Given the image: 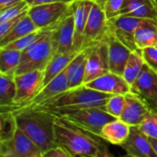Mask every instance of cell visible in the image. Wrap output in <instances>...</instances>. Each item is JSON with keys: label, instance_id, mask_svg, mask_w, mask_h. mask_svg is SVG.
I'll return each mask as SVG.
<instances>
[{"label": "cell", "instance_id": "cell-1", "mask_svg": "<svg viewBox=\"0 0 157 157\" xmlns=\"http://www.w3.org/2000/svg\"><path fill=\"white\" fill-rule=\"evenodd\" d=\"M55 139L57 146L63 147L75 157H115L102 138L83 131L59 117L55 122Z\"/></svg>", "mask_w": 157, "mask_h": 157}, {"label": "cell", "instance_id": "cell-2", "mask_svg": "<svg viewBox=\"0 0 157 157\" xmlns=\"http://www.w3.org/2000/svg\"><path fill=\"white\" fill-rule=\"evenodd\" d=\"M16 115L17 128L46 153L57 146L55 139V122L57 116L40 109H20L11 110Z\"/></svg>", "mask_w": 157, "mask_h": 157}, {"label": "cell", "instance_id": "cell-3", "mask_svg": "<svg viewBox=\"0 0 157 157\" xmlns=\"http://www.w3.org/2000/svg\"><path fill=\"white\" fill-rule=\"evenodd\" d=\"M112 95L90 89L85 86L69 89L34 108L45 110L78 109L86 108H105L108 99Z\"/></svg>", "mask_w": 157, "mask_h": 157}, {"label": "cell", "instance_id": "cell-4", "mask_svg": "<svg viewBox=\"0 0 157 157\" xmlns=\"http://www.w3.org/2000/svg\"><path fill=\"white\" fill-rule=\"evenodd\" d=\"M70 124L100 137L103 127L115 120L105 108H86L78 109H53L48 110Z\"/></svg>", "mask_w": 157, "mask_h": 157}, {"label": "cell", "instance_id": "cell-5", "mask_svg": "<svg viewBox=\"0 0 157 157\" xmlns=\"http://www.w3.org/2000/svg\"><path fill=\"white\" fill-rule=\"evenodd\" d=\"M55 25L42 29L41 36L28 49L22 52L21 61L16 70V75L33 71H44L54 55L52 33Z\"/></svg>", "mask_w": 157, "mask_h": 157}, {"label": "cell", "instance_id": "cell-6", "mask_svg": "<svg viewBox=\"0 0 157 157\" xmlns=\"http://www.w3.org/2000/svg\"><path fill=\"white\" fill-rule=\"evenodd\" d=\"M73 5L74 3H52L29 6V16L40 30L60 22L72 12Z\"/></svg>", "mask_w": 157, "mask_h": 157}, {"label": "cell", "instance_id": "cell-7", "mask_svg": "<svg viewBox=\"0 0 157 157\" xmlns=\"http://www.w3.org/2000/svg\"><path fill=\"white\" fill-rule=\"evenodd\" d=\"M43 76L44 71H33L15 75L17 86L15 105L8 110H13L28 105L42 89Z\"/></svg>", "mask_w": 157, "mask_h": 157}, {"label": "cell", "instance_id": "cell-8", "mask_svg": "<svg viewBox=\"0 0 157 157\" xmlns=\"http://www.w3.org/2000/svg\"><path fill=\"white\" fill-rule=\"evenodd\" d=\"M144 20L132 17L118 16L108 20L109 31L130 51H141L135 42V32Z\"/></svg>", "mask_w": 157, "mask_h": 157}, {"label": "cell", "instance_id": "cell-9", "mask_svg": "<svg viewBox=\"0 0 157 157\" xmlns=\"http://www.w3.org/2000/svg\"><path fill=\"white\" fill-rule=\"evenodd\" d=\"M86 76L84 85L110 72L109 61V45L105 40L87 49Z\"/></svg>", "mask_w": 157, "mask_h": 157}, {"label": "cell", "instance_id": "cell-10", "mask_svg": "<svg viewBox=\"0 0 157 157\" xmlns=\"http://www.w3.org/2000/svg\"><path fill=\"white\" fill-rule=\"evenodd\" d=\"M108 30L109 23L104 8L100 5L94 3L84 31L82 51L103 40Z\"/></svg>", "mask_w": 157, "mask_h": 157}, {"label": "cell", "instance_id": "cell-11", "mask_svg": "<svg viewBox=\"0 0 157 157\" xmlns=\"http://www.w3.org/2000/svg\"><path fill=\"white\" fill-rule=\"evenodd\" d=\"M75 17L73 10L58 22L52 33V43L54 53H66L75 51ZM76 52V51H75Z\"/></svg>", "mask_w": 157, "mask_h": 157}, {"label": "cell", "instance_id": "cell-12", "mask_svg": "<svg viewBox=\"0 0 157 157\" xmlns=\"http://www.w3.org/2000/svg\"><path fill=\"white\" fill-rule=\"evenodd\" d=\"M40 154V149L19 129L11 141L0 143L1 157H37Z\"/></svg>", "mask_w": 157, "mask_h": 157}, {"label": "cell", "instance_id": "cell-13", "mask_svg": "<svg viewBox=\"0 0 157 157\" xmlns=\"http://www.w3.org/2000/svg\"><path fill=\"white\" fill-rule=\"evenodd\" d=\"M131 92L143 98L151 109L157 110V74L146 63L138 78L131 86Z\"/></svg>", "mask_w": 157, "mask_h": 157}, {"label": "cell", "instance_id": "cell-14", "mask_svg": "<svg viewBox=\"0 0 157 157\" xmlns=\"http://www.w3.org/2000/svg\"><path fill=\"white\" fill-rule=\"evenodd\" d=\"M84 86L90 89L109 95H127L131 93V85L123 76L111 72H109Z\"/></svg>", "mask_w": 157, "mask_h": 157}, {"label": "cell", "instance_id": "cell-15", "mask_svg": "<svg viewBox=\"0 0 157 157\" xmlns=\"http://www.w3.org/2000/svg\"><path fill=\"white\" fill-rule=\"evenodd\" d=\"M150 110V106L143 98L131 92L126 95V104L120 120L131 127H138Z\"/></svg>", "mask_w": 157, "mask_h": 157}, {"label": "cell", "instance_id": "cell-16", "mask_svg": "<svg viewBox=\"0 0 157 157\" xmlns=\"http://www.w3.org/2000/svg\"><path fill=\"white\" fill-rule=\"evenodd\" d=\"M69 90V82L66 75V70L58 75L55 78H53L51 82H49L39 92V94L26 106L22 108H18L13 110L20 109H34L37 108L43 103L47 102L51 98Z\"/></svg>", "mask_w": 157, "mask_h": 157}, {"label": "cell", "instance_id": "cell-17", "mask_svg": "<svg viewBox=\"0 0 157 157\" xmlns=\"http://www.w3.org/2000/svg\"><path fill=\"white\" fill-rule=\"evenodd\" d=\"M104 40L109 45V71L119 75H122L132 51L119 41L109 30Z\"/></svg>", "mask_w": 157, "mask_h": 157}, {"label": "cell", "instance_id": "cell-18", "mask_svg": "<svg viewBox=\"0 0 157 157\" xmlns=\"http://www.w3.org/2000/svg\"><path fill=\"white\" fill-rule=\"evenodd\" d=\"M128 155L135 157H157L156 151L149 138L145 136L138 127H132L127 141L121 145Z\"/></svg>", "mask_w": 157, "mask_h": 157}, {"label": "cell", "instance_id": "cell-19", "mask_svg": "<svg viewBox=\"0 0 157 157\" xmlns=\"http://www.w3.org/2000/svg\"><path fill=\"white\" fill-rule=\"evenodd\" d=\"M93 5L94 2L90 0H76L73 5V13L75 17L74 49L78 52H82L84 31Z\"/></svg>", "mask_w": 157, "mask_h": 157}, {"label": "cell", "instance_id": "cell-20", "mask_svg": "<svg viewBox=\"0 0 157 157\" xmlns=\"http://www.w3.org/2000/svg\"><path fill=\"white\" fill-rule=\"evenodd\" d=\"M120 16L157 22V10L153 0H124Z\"/></svg>", "mask_w": 157, "mask_h": 157}, {"label": "cell", "instance_id": "cell-21", "mask_svg": "<svg viewBox=\"0 0 157 157\" xmlns=\"http://www.w3.org/2000/svg\"><path fill=\"white\" fill-rule=\"evenodd\" d=\"M131 129L132 127L129 124L125 123L120 119H117L107 123L103 127L101 130L100 138L113 145L121 146L129 138Z\"/></svg>", "mask_w": 157, "mask_h": 157}, {"label": "cell", "instance_id": "cell-22", "mask_svg": "<svg viewBox=\"0 0 157 157\" xmlns=\"http://www.w3.org/2000/svg\"><path fill=\"white\" fill-rule=\"evenodd\" d=\"M87 52V49L80 52L66 67L65 70L69 82V89L84 86Z\"/></svg>", "mask_w": 157, "mask_h": 157}, {"label": "cell", "instance_id": "cell-23", "mask_svg": "<svg viewBox=\"0 0 157 157\" xmlns=\"http://www.w3.org/2000/svg\"><path fill=\"white\" fill-rule=\"evenodd\" d=\"M78 52L73 51L66 53H54L47 67L44 70L43 76V86H45L49 82L55 78L58 75L63 72L72 60L78 54Z\"/></svg>", "mask_w": 157, "mask_h": 157}, {"label": "cell", "instance_id": "cell-24", "mask_svg": "<svg viewBox=\"0 0 157 157\" xmlns=\"http://www.w3.org/2000/svg\"><path fill=\"white\" fill-rule=\"evenodd\" d=\"M17 86L14 75L0 74V108L8 110L15 105Z\"/></svg>", "mask_w": 157, "mask_h": 157}, {"label": "cell", "instance_id": "cell-25", "mask_svg": "<svg viewBox=\"0 0 157 157\" xmlns=\"http://www.w3.org/2000/svg\"><path fill=\"white\" fill-rule=\"evenodd\" d=\"M135 42L139 50L155 47L157 43V22L145 19L136 29Z\"/></svg>", "mask_w": 157, "mask_h": 157}, {"label": "cell", "instance_id": "cell-26", "mask_svg": "<svg viewBox=\"0 0 157 157\" xmlns=\"http://www.w3.org/2000/svg\"><path fill=\"white\" fill-rule=\"evenodd\" d=\"M38 28L29 16V13L21 18L18 23L14 27V29L7 33L4 38L0 39V48H3L6 46L7 44L13 42L14 40H17L22 37H25L30 33H33L35 31H38Z\"/></svg>", "mask_w": 157, "mask_h": 157}, {"label": "cell", "instance_id": "cell-27", "mask_svg": "<svg viewBox=\"0 0 157 157\" xmlns=\"http://www.w3.org/2000/svg\"><path fill=\"white\" fill-rule=\"evenodd\" d=\"M145 61L143 57L142 50L132 52L122 75L123 78L132 86L142 73Z\"/></svg>", "mask_w": 157, "mask_h": 157}, {"label": "cell", "instance_id": "cell-28", "mask_svg": "<svg viewBox=\"0 0 157 157\" xmlns=\"http://www.w3.org/2000/svg\"><path fill=\"white\" fill-rule=\"evenodd\" d=\"M22 52L19 51L0 48V74L14 75L21 61Z\"/></svg>", "mask_w": 157, "mask_h": 157}, {"label": "cell", "instance_id": "cell-29", "mask_svg": "<svg viewBox=\"0 0 157 157\" xmlns=\"http://www.w3.org/2000/svg\"><path fill=\"white\" fill-rule=\"evenodd\" d=\"M16 115L11 110L0 112V143L11 141L17 131Z\"/></svg>", "mask_w": 157, "mask_h": 157}, {"label": "cell", "instance_id": "cell-30", "mask_svg": "<svg viewBox=\"0 0 157 157\" xmlns=\"http://www.w3.org/2000/svg\"><path fill=\"white\" fill-rule=\"evenodd\" d=\"M138 129L148 138L157 140V110L151 109Z\"/></svg>", "mask_w": 157, "mask_h": 157}, {"label": "cell", "instance_id": "cell-31", "mask_svg": "<svg viewBox=\"0 0 157 157\" xmlns=\"http://www.w3.org/2000/svg\"><path fill=\"white\" fill-rule=\"evenodd\" d=\"M126 104V95H112L107 101L105 109L116 119H120Z\"/></svg>", "mask_w": 157, "mask_h": 157}, {"label": "cell", "instance_id": "cell-32", "mask_svg": "<svg viewBox=\"0 0 157 157\" xmlns=\"http://www.w3.org/2000/svg\"><path fill=\"white\" fill-rule=\"evenodd\" d=\"M42 33V29L35 31L33 33H30L25 37H22L17 40H14L13 42L7 44L6 46L3 47L6 49H12V50H16V51H19V52H24L26 49H28L31 44H33L40 36Z\"/></svg>", "mask_w": 157, "mask_h": 157}, {"label": "cell", "instance_id": "cell-33", "mask_svg": "<svg viewBox=\"0 0 157 157\" xmlns=\"http://www.w3.org/2000/svg\"><path fill=\"white\" fill-rule=\"evenodd\" d=\"M29 8V6L28 5V3L25 0H22L14 6H11L4 10H1L0 11V22H4V21L12 19Z\"/></svg>", "mask_w": 157, "mask_h": 157}, {"label": "cell", "instance_id": "cell-34", "mask_svg": "<svg viewBox=\"0 0 157 157\" xmlns=\"http://www.w3.org/2000/svg\"><path fill=\"white\" fill-rule=\"evenodd\" d=\"M123 3L124 0H107L103 8L108 20L121 15Z\"/></svg>", "mask_w": 157, "mask_h": 157}, {"label": "cell", "instance_id": "cell-35", "mask_svg": "<svg viewBox=\"0 0 157 157\" xmlns=\"http://www.w3.org/2000/svg\"><path fill=\"white\" fill-rule=\"evenodd\" d=\"M145 63L157 74V50L155 47H148L142 50Z\"/></svg>", "mask_w": 157, "mask_h": 157}, {"label": "cell", "instance_id": "cell-36", "mask_svg": "<svg viewBox=\"0 0 157 157\" xmlns=\"http://www.w3.org/2000/svg\"><path fill=\"white\" fill-rule=\"evenodd\" d=\"M28 13H29V9H27L26 11H24L23 13H21L20 15H18L17 17H16L12 19H9L7 21H4V22H0V39L4 38L7 33H9L14 29V27L18 23V21L21 18H23Z\"/></svg>", "mask_w": 157, "mask_h": 157}, {"label": "cell", "instance_id": "cell-37", "mask_svg": "<svg viewBox=\"0 0 157 157\" xmlns=\"http://www.w3.org/2000/svg\"><path fill=\"white\" fill-rule=\"evenodd\" d=\"M43 155L45 157H75L62 146H56L54 148H52L46 153H43Z\"/></svg>", "mask_w": 157, "mask_h": 157}, {"label": "cell", "instance_id": "cell-38", "mask_svg": "<svg viewBox=\"0 0 157 157\" xmlns=\"http://www.w3.org/2000/svg\"><path fill=\"white\" fill-rule=\"evenodd\" d=\"M29 6H35L44 4H52V3H74L76 0H25Z\"/></svg>", "mask_w": 157, "mask_h": 157}, {"label": "cell", "instance_id": "cell-39", "mask_svg": "<svg viewBox=\"0 0 157 157\" xmlns=\"http://www.w3.org/2000/svg\"><path fill=\"white\" fill-rule=\"evenodd\" d=\"M22 0H0V11L19 3Z\"/></svg>", "mask_w": 157, "mask_h": 157}, {"label": "cell", "instance_id": "cell-40", "mask_svg": "<svg viewBox=\"0 0 157 157\" xmlns=\"http://www.w3.org/2000/svg\"><path fill=\"white\" fill-rule=\"evenodd\" d=\"M90 1H92V2H94V3H96V4L100 5L102 7L105 6V4H106V2H107V0H90Z\"/></svg>", "mask_w": 157, "mask_h": 157}, {"label": "cell", "instance_id": "cell-41", "mask_svg": "<svg viewBox=\"0 0 157 157\" xmlns=\"http://www.w3.org/2000/svg\"><path fill=\"white\" fill-rule=\"evenodd\" d=\"M149 140H150V142H151L152 145L154 146L155 150L156 151V153H157V140H154V139H150V138H149Z\"/></svg>", "mask_w": 157, "mask_h": 157}, {"label": "cell", "instance_id": "cell-42", "mask_svg": "<svg viewBox=\"0 0 157 157\" xmlns=\"http://www.w3.org/2000/svg\"><path fill=\"white\" fill-rule=\"evenodd\" d=\"M153 2H154L155 6V8H156V10H157V0H153Z\"/></svg>", "mask_w": 157, "mask_h": 157}, {"label": "cell", "instance_id": "cell-43", "mask_svg": "<svg viewBox=\"0 0 157 157\" xmlns=\"http://www.w3.org/2000/svg\"><path fill=\"white\" fill-rule=\"evenodd\" d=\"M121 157H135V156H132V155H123V156H121Z\"/></svg>", "mask_w": 157, "mask_h": 157}, {"label": "cell", "instance_id": "cell-44", "mask_svg": "<svg viewBox=\"0 0 157 157\" xmlns=\"http://www.w3.org/2000/svg\"><path fill=\"white\" fill-rule=\"evenodd\" d=\"M37 157H45V156H44V155H43V153H42V154H40V155H38Z\"/></svg>", "mask_w": 157, "mask_h": 157}, {"label": "cell", "instance_id": "cell-45", "mask_svg": "<svg viewBox=\"0 0 157 157\" xmlns=\"http://www.w3.org/2000/svg\"><path fill=\"white\" fill-rule=\"evenodd\" d=\"M155 49H156V50H157V43H156V44H155Z\"/></svg>", "mask_w": 157, "mask_h": 157}, {"label": "cell", "instance_id": "cell-46", "mask_svg": "<svg viewBox=\"0 0 157 157\" xmlns=\"http://www.w3.org/2000/svg\"><path fill=\"white\" fill-rule=\"evenodd\" d=\"M80 157H88V156H80Z\"/></svg>", "mask_w": 157, "mask_h": 157}]
</instances>
